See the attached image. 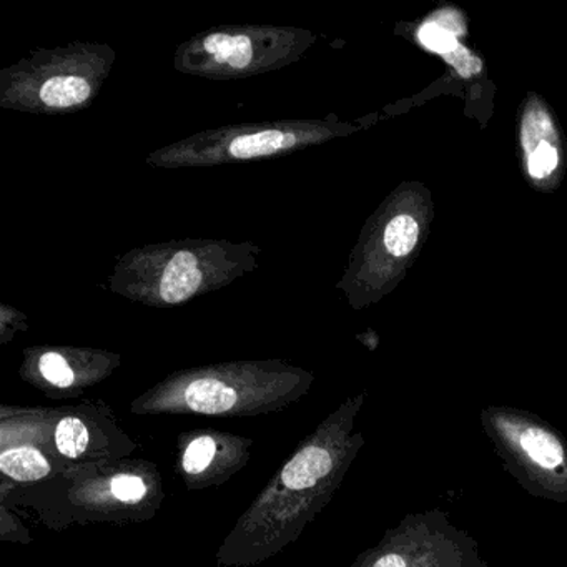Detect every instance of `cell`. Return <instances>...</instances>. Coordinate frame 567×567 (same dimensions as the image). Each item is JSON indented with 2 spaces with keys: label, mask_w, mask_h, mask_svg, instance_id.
I'll list each match as a JSON object with an SVG mask.
<instances>
[{
  "label": "cell",
  "mask_w": 567,
  "mask_h": 567,
  "mask_svg": "<svg viewBox=\"0 0 567 567\" xmlns=\"http://www.w3.org/2000/svg\"><path fill=\"white\" fill-rule=\"evenodd\" d=\"M481 423L504 467L527 493L567 503V443L554 427L509 408H486Z\"/></svg>",
  "instance_id": "obj_1"
},
{
  "label": "cell",
  "mask_w": 567,
  "mask_h": 567,
  "mask_svg": "<svg viewBox=\"0 0 567 567\" xmlns=\"http://www.w3.org/2000/svg\"><path fill=\"white\" fill-rule=\"evenodd\" d=\"M202 275L197 270V258L190 251H181L165 268L161 284V297L165 303L177 305L197 293Z\"/></svg>",
  "instance_id": "obj_2"
},
{
  "label": "cell",
  "mask_w": 567,
  "mask_h": 567,
  "mask_svg": "<svg viewBox=\"0 0 567 567\" xmlns=\"http://www.w3.org/2000/svg\"><path fill=\"white\" fill-rule=\"evenodd\" d=\"M331 470H333V457L327 450L320 446L305 447L285 466L281 481L290 489H308L328 476Z\"/></svg>",
  "instance_id": "obj_3"
},
{
  "label": "cell",
  "mask_w": 567,
  "mask_h": 567,
  "mask_svg": "<svg viewBox=\"0 0 567 567\" xmlns=\"http://www.w3.org/2000/svg\"><path fill=\"white\" fill-rule=\"evenodd\" d=\"M185 401L190 410L204 414H220L237 403V393L227 384L212 378L194 381L185 391Z\"/></svg>",
  "instance_id": "obj_4"
},
{
  "label": "cell",
  "mask_w": 567,
  "mask_h": 567,
  "mask_svg": "<svg viewBox=\"0 0 567 567\" xmlns=\"http://www.w3.org/2000/svg\"><path fill=\"white\" fill-rule=\"evenodd\" d=\"M297 137L290 132L267 131L258 134L244 135L230 144V155L235 158H257L274 155L284 148L291 147Z\"/></svg>",
  "instance_id": "obj_5"
},
{
  "label": "cell",
  "mask_w": 567,
  "mask_h": 567,
  "mask_svg": "<svg viewBox=\"0 0 567 567\" xmlns=\"http://www.w3.org/2000/svg\"><path fill=\"white\" fill-rule=\"evenodd\" d=\"M0 470L18 481H38L51 473V464L38 450L18 447L2 453Z\"/></svg>",
  "instance_id": "obj_6"
},
{
  "label": "cell",
  "mask_w": 567,
  "mask_h": 567,
  "mask_svg": "<svg viewBox=\"0 0 567 567\" xmlns=\"http://www.w3.org/2000/svg\"><path fill=\"white\" fill-rule=\"evenodd\" d=\"M89 97H91V85L75 75L51 79L41 89V101L48 107H74L87 101Z\"/></svg>",
  "instance_id": "obj_7"
},
{
  "label": "cell",
  "mask_w": 567,
  "mask_h": 567,
  "mask_svg": "<svg viewBox=\"0 0 567 567\" xmlns=\"http://www.w3.org/2000/svg\"><path fill=\"white\" fill-rule=\"evenodd\" d=\"M204 48L218 64H228L235 69H245L251 64L254 48L250 39L231 38L227 34H214L205 39Z\"/></svg>",
  "instance_id": "obj_8"
},
{
  "label": "cell",
  "mask_w": 567,
  "mask_h": 567,
  "mask_svg": "<svg viewBox=\"0 0 567 567\" xmlns=\"http://www.w3.org/2000/svg\"><path fill=\"white\" fill-rule=\"evenodd\" d=\"M420 227L410 215H398L384 230V245L390 254L404 257L416 247Z\"/></svg>",
  "instance_id": "obj_9"
},
{
  "label": "cell",
  "mask_w": 567,
  "mask_h": 567,
  "mask_svg": "<svg viewBox=\"0 0 567 567\" xmlns=\"http://www.w3.org/2000/svg\"><path fill=\"white\" fill-rule=\"evenodd\" d=\"M58 450L64 456L79 457L89 446V431L78 417H65L55 430Z\"/></svg>",
  "instance_id": "obj_10"
},
{
  "label": "cell",
  "mask_w": 567,
  "mask_h": 567,
  "mask_svg": "<svg viewBox=\"0 0 567 567\" xmlns=\"http://www.w3.org/2000/svg\"><path fill=\"white\" fill-rule=\"evenodd\" d=\"M554 127L549 115L544 111L527 112L523 122V147L527 157L546 141H553Z\"/></svg>",
  "instance_id": "obj_11"
},
{
  "label": "cell",
  "mask_w": 567,
  "mask_h": 567,
  "mask_svg": "<svg viewBox=\"0 0 567 567\" xmlns=\"http://www.w3.org/2000/svg\"><path fill=\"white\" fill-rule=\"evenodd\" d=\"M215 451H217V444H215L214 437H198L188 446L187 453H185V471L190 474H197L207 470L210 466L212 460H214Z\"/></svg>",
  "instance_id": "obj_12"
},
{
  "label": "cell",
  "mask_w": 567,
  "mask_h": 567,
  "mask_svg": "<svg viewBox=\"0 0 567 567\" xmlns=\"http://www.w3.org/2000/svg\"><path fill=\"white\" fill-rule=\"evenodd\" d=\"M420 38L421 44L424 48L430 49V51L437 52V54L446 58L451 52L456 51L460 48L457 44L456 35L451 34V32L444 31L440 25L434 24V22H427L423 28L420 29Z\"/></svg>",
  "instance_id": "obj_13"
},
{
  "label": "cell",
  "mask_w": 567,
  "mask_h": 567,
  "mask_svg": "<svg viewBox=\"0 0 567 567\" xmlns=\"http://www.w3.org/2000/svg\"><path fill=\"white\" fill-rule=\"evenodd\" d=\"M557 161H559V155H557L556 145L546 141L527 157V171H529L530 177L540 181V178L553 174L554 168L557 167Z\"/></svg>",
  "instance_id": "obj_14"
},
{
  "label": "cell",
  "mask_w": 567,
  "mask_h": 567,
  "mask_svg": "<svg viewBox=\"0 0 567 567\" xmlns=\"http://www.w3.org/2000/svg\"><path fill=\"white\" fill-rule=\"evenodd\" d=\"M39 367H41V373L44 374L45 380L55 386L68 388L74 383V373L61 354L45 353L41 358Z\"/></svg>",
  "instance_id": "obj_15"
},
{
  "label": "cell",
  "mask_w": 567,
  "mask_h": 567,
  "mask_svg": "<svg viewBox=\"0 0 567 567\" xmlns=\"http://www.w3.org/2000/svg\"><path fill=\"white\" fill-rule=\"evenodd\" d=\"M112 493L124 503H138L147 493V486L138 476L118 474L112 480Z\"/></svg>",
  "instance_id": "obj_16"
},
{
  "label": "cell",
  "mask_w": 567,
  "mask_h": 567,
  "mask_svg": "<svg viewBox=\"0 0 567 567\" xmlns=\"http://www.w3.org/2000/svg\"><path fill=\"white\" fill-rule=\"evenodd\" d=\"M444 59H446L463 78H471V75L477 74V72L481 71L480 59L474 58L463 45H460L456 51L451 52V54H447Z\"/></svg>",
  "instance_id": "obj_17"
},
{
  "label": "cell",
  "mask_w": 567,
  "mask_h": 567,
  "mask_svg": "<svg viewBox=\"0 0 567 567\" xmlns=\"http://www.w3.org/2000/svg\"><path fill=\"white\" fill-rule=\"evenodd\" d=\"M431 22L443 28L444 31L451 32L453 35L463 34L464 29L463 24H461V19L457 18V14H440L436 19H431Z\"/></svg>",
  "instance_id": "obj_18"
}]
</instances>
